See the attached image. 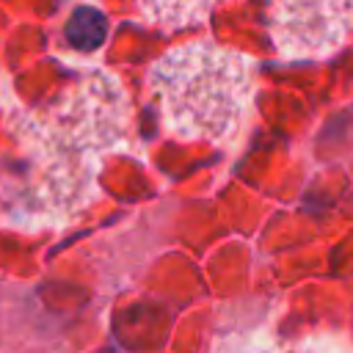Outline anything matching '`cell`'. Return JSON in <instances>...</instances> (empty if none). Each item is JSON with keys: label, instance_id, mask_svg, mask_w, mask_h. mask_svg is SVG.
<instances>
[{"label": "cell", "instance_id": "cell-5", "mask_svg": "<svg viewBox=\"0 0 353 353\" xmlns=\"http://www.w3.org/2000/svg\"><path fill=\"white\" fill-rule=\"evenodd\" d=\"M215 353H353L350 345L325 339V336H306V339H240L226 342Z\"/></svg>", "mask_w": 353, "mask_h": 353}, {"label": "cell", "instance_id": "cell-1", "mask_svg": "<svg viewBox=\"0 0 353 353\" xmlns=\"http://www.w3.org/2000/svg\"><path fill=\"white\" fill-rule=\"evenodd\" d=\"M0 152V218L61 226L97 193L105 160L130 149V102L121 83L94 69L50 102L11 116Z\"/></svg>", "mask_w": 353, "mask_h": 353}, {"label": "cell", "instance_id": "cell-4", "mask_svg": "<svg viewBox=\"0 0 353 353\" xmlns=\"http://www.w3.org/2000/svg\"><path fill=\"white\" fill-rule=\"evenodd\" d=\"M221 0H138L143 17L163 30H185L210 19Z\"/></svg>", "mask_w": 353, "mask_h": 353}, {"label": "cell", "instance_id": "cell-3", "mask_svg": "<svg viewBox=\"0 0 353 353\" xmlns=\"http://www.w3.org/2000/svg\"><path fill=\"white\" fill-rule=\"evenodd\" d=\"M268 28L284 58H320L353 33V0H268Z\"/></svg>", "mask_w": 353, "mask_h": 353}, {"label": "cell", "instance_id": "cell-2", "mask_svg": "<svg viewBox=\"0 0 353 353\" xmlns=\"http://www.w3.org/2000/svg\"><path fill=\"white\" fill-rule=\"evenodd\" d=\"M149 91L168 135L226 146L254 105V61L210 39L190 41L152 63Z\"/></svg>", "mask_w": 353, "mask_h": 353}, {"label": "cell", "instance_id": "cell-6", "mask_svg": "<svg viewBox=\"0 0 353 353\" xmlns=\"http://www.w3.org/2000/svg\"><path fill=\"white\" fill-rule=\"evenodd\" d=\"M63 36L74 50H97L108 36V19L102 11L83 6L69 17Z\"/></svg>", "mask_w": 353, "mask_h": 353}]
</instances>
